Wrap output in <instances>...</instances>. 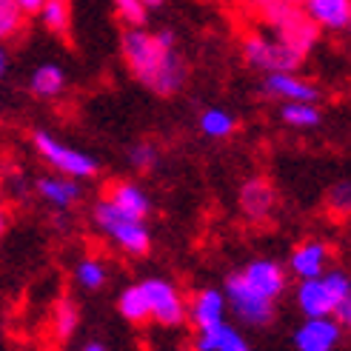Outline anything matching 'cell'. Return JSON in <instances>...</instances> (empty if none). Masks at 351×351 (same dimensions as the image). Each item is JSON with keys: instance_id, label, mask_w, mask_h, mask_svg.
Here are the masks:
<instances>
[{"instance_id": "cb8c5ba5", "label": "cell", "mask_w": 351, "mask_h": 351, "mask_svg": "<svg viewBox=\"0 0 351 351\" xmlns=\"http://www.w3.org/2000/svg\"><path fill=\"white\" fill-rule=\"evenodd\" d=\"M38 14L46 32L58 34V38H69V32H72V0H46Z\"/></svg>"}, {"instance_id": "f546056e", "label": "cell", "mask_w": 351, "mask_h": 351, "mask_svg": "<svg viewBox=\"0 0 351 351\" xmlns=\"http://www.w3.org/2000/svg\"><path fill=\"white\" fill-rule=\"evenodd\" d=\"M43 3H46V0H14V6L21 9L26 17H29V14H38Z\"/></svg>"}, {"instance_id": "d4e9b609", "label": "cell", "mask_w": 351, "mask_h": 351, "mask_svg": "<svg viewBox=\"0 0 351 351\" xmlns=\"http://www.w3.org/2000/svg\"><path fill=\"white\" fill-rule=\"evenodd\" d=\"M109 280V269L100 257H83L75 266V283L83 291H100Z\"/></svg>"}, {"instance_id": "7402d4cb", "label": "cell", "mask_w": 351, "mask_h": 351, "mask_svg": "<svg viewBox=\"0 0 351 351\" xmlns=\"http://www.w3.org/2000/svg\"><path fill=\"white\" fill-rule=\"evenodd\" d=\"M197 126H200V132H203L208 140H229V137L237 132V117H234L229 109L212 106V109L200 112Z\"/></svg>"}, {"instance_id": "2e32d148", "label": "cell", "mask_w": 351, "mask_h": 351, "mask_svg": "<svg viewBox=\"0 0 351 351\" xmlns=\"http://www.w3.org/2000/svg\"><path fill=\"white\" fill-rule=\"evenodd\" d=\"M263 92L269 97L286 103V100H300V103H317L320 100V89L311 80L300 77L297 72H277V75H266L263 80Z\"/></svg>"}, {"instance_id": "4316f807", "label": "cell", "mask_w": 351, "mask_h": 351, "mask_svg": "<svg viewBox=\"0 0 351 351\" xmlns=\"http://www.w3.org/2000/svg\"><path fill=\"white\" fill-rule=\"evenodd\" d=\"M114 14L126 29H140L149 23V6L143 0H114Z\"/></svg>"}, {"instance_id": "83f0119b", "label": "cell", "mask_w": 351, "mask_h": 351, "mask_svg": "<svg viewBox=\"0 0 351 351\" xmlns=\"http://www.w3.org/2000/svg\"><path fill=\"white\" fill-rule=\"evenodd\" d=\"M129 166L137 171H152L157 163H160V149H157L152 140H140L129 149Z\"/></svg>"}, {"instance_id": "d6986e66", "label": "cell", "mask_w": 351, "mask_h": 351, "mask_svg": "<svg viewBox=\"0 0 351 351\" xmlns=\"http://www.w3.org/2000/svg\"><path fill=\"white\" fill-rule=\"evenodd\" d=\"M66 89V72L58 63H40L29 77V92L40 100H51L63 95Z\"/></svg>"}, {"instance_id": "d590c367", "label": "cell", "mask_w": 351, "mask_h": 351, "mask_svg": "<svg viewBox=\"0 0 351 351\" xmlns=\"http://www.w3.org/2000/svg\"><path fill=\"white\" fill-rule=\"evenodd\" d=\"M143 3H146L149 9H157V6H163V0H143Z\"/></svg>"}, {"instance_id": "603a6c76", "label": "cell", "mask_w": 351, "mask_h": 351, "mask_svg": "<svg viewBox=\"0 0 351 351\" xmlns=\"http://www.w3.org/2000/svg\"><path fill=\"white\" fill-rule=\"evenodd\" d=\"M77 326H80V308H77V303L72 300V297H60V300L55 303V308H51V331H55V337L60 343L72 340Z\"/></svg>"}, {"instance_id": "7a4b0ae2", "label": "cell", "mask_w": 351, "mask_h": 351, "mask_svg": "<svg viewBox=\"0 0 351 351\" xmlns=\"http://www.w3.org/2000/svg\"><path fill=\"white\" fill-rule=\"evenodd\" d=\"M260 26L280 38L286 46H291L300 58H308L314 46L320 43V29L308 21L303 6L294 3H254Z\"/></svg>"}, {"instance_id": "f1b7e54d", "label": "cell", "mask_w": 351, "mask_h": 351, "mask_svg": "<svg viewBox=\"0 0 351 351\" xmlns=\"http://www.w3.org/2000/svg\"><path fill=\"white\" fill-rule=\"evenodd\" d=\"M326 208L335 217H351V180H340L328 189Z\"/></svg>"}, {"instance_id": "7c38bea8", "label": "cell", "mask_w": 351, "mask_h": 351, "mask_svg": "<svg viewBox=\"0 0 351 351\" xmlns=\"http://www.w3.org/2000/svg\"><path fill=\"white\" fill-rule=\"evenodd\" d=\"M331 269V245L317 240V237H308L303 243H297L289 263H286V271L294 274L297 280H311V277H320L323 271Z\"/></svg>"}, {"instance_id": "9c48e42d", "label": "cell", "mask_w": 351, "mask_h": 351, "mask_svg": "<svg viewBox=\"0 0 351 351\" xmlns=\"http://www.w3.org/2000/svg\"><path fill=\"white\" fill-rule=\"evenodd\" d=\"M237 274L254 291H260L263 297H269V300H274V303L289 289V271H286V266H283V263H277V260H271V257H257L252 263H245Z\"/></svg>"}, {"instance_id": "6da1fadb", "label": "cell", "mask_w": 351, "mask_h": 351, "mask_svg": "<svg viewBox=\"0 0 351 351\" xmlns=\"http://www.w3.org/2000/svg\"><path fill=\"white\" fill-rule=\"evenodd\" d=\"M120 55L132 72V77L146 86L157 97H174L186 89L189 83V63L178 51V34L171 29L149 32L123 29L120 34Z\"/></svg>"}, {"instance_id": "8fae6325", "label": "cell", "mask_w": 351, "mask_h": 351, "mask_svg": "<svg viewBox=\"0 0 351 351\" xmlns=\"http://www.w3.org/2000/svg\"><path fill=\"white\" fill-rule=\"evenodd\" d=\"M237 203H240V212H243L245 220L263 223V220H269L274 215V208H277V189L269 178L254 174V178H249L240 186Z\"/></svg>"}, {"instance_id": "4fadbf2b", "label": "cell", "mask_w": 351, "mask_h": 351, "mask_svg": "<svg viewBox=\"0 0 351 351\" xmlns=\"http://www.w3.org/2000/svg\"><path fill=\"white\" fill-rule=\"evenodd\" d=\"M189 320L197 331L203 328H212V326H220L229 320V303H226V294L223 289H200L191 294L189 300Z\"/></svg>"}, {"instance_id": "3957f363", "label": "cell", "mask_w": 351, "mask_h": 351, "mask_svg": "<svg viewBox=\"0 0 351 351\" xmlns=\"http://www.w3.org/2000/svg\"><path fill=\"white\" fill-rule=\"evenodd\" d=\"M351 297V274L343 269H328L320 277L297 280L294 303L303 317H335L337 308Z\"/></svg>"}, {"instance_id": "4dcf8cb0", "label": "cell", "mask_w": 351, "mask_h": 351, "mask_svg": "<svg viewBox=\"0 0 351 351\" xmlns=\"http://www.w3.org/2000/svg\"><path fill=\"white\" fill-rule=\"evenodd\" d=\"M335 317L343 323V328H348V331H351V297H348V300H346V303L337 308Z\"/></svg>"}, {"instance_id": "5bb4252c", "label": "cell", "mask_w": 351, "mask_h": 351, "mask_svg": "<svg viewBox=\"0 0 351 351\" xmlns=\"http://www.w3.org/2000/svg\"><path fill=\"white\" fill-rule=\"evenodd\" d=\"M103 200H109L117 212L137 217V220H149V215H152L149 191L134 180H112L106 186V191H103Z\"/></svg>"}, {"instance_id": "d6a6232c", "label": "cell", "mask_w": 351, "mask_h": 351, "mask_svg": "<svg viewBox=\"0 0 351 351\" xmlns=\"http://www.w3.org/2000/svg\"><path fill=\"white\" fill-rule=\"evenodd\" d=\"M6 72H9V49L6 43H0V77H6Z\"/></svg>"}, {"instance_id": "52a82bcc", "label": "cell", "mask_w": 351, "mask_h": 351, "mask_svg": "<svg viewBox=\"0 0 351 351\" xmlns=\"http://www.w3.org/2000/svg\"><path fill=\"white\" fill-rule=\"evenodd\" d=\"M149 303V320L163 328H180L189 323V300L186 294L166 277H146L140 283Z\"/></svg>"}, {"instance_id": "9a60e30c", "label": "cell", "mask_w": 351, "mask_h": 351, "mask_svg": "<svg viewBox=\"0 0 351 351\" xmlns=\"http://www.w3.org/2000/svg\"><path fill=\"white\" fill-rule=\"evenodd\" d=\"M34 191H38V197L58 208V212H69V208H75L83 197V186L80 180H72V178H63V174H43V178L34 180Z\"/></svg>"}, {"instance_id": "1f68e13d", "label": "cell", "mask_w": 351, "mask_h": 351, "mask_svg": "<svg viewBox=\"0 0 351 351\" xmlns=\"http://www.w3.org/2000/svg\"><path fill=\"white\" fill-rule=\"evenodd\" d=\"M6 226H9V215H6V197H3V186H0V237L6 234Z\"/></svg>"}, {"instance_id": "8992f818", "label": "cell", "mask_w": 351, "mask_h": 351, "mask_svg": "<svg viewBox=\"0 0 351 351\" xmlns=\"http://www.w3.org/2000/svg\"><path fill=\"white\" fill-rule=\"evenodd\" d=\"M243 60L249 63L254 72L263 75H277V72H297L300 63L306 58H300L291 46H286L280 38H274L271 32H266L263 26L252 29L243 34Z\"/></svg>"}, {"instance_id": "ffe728a7", "label": "cell", "mask_w": 351, "mask_h": 351, "mask_svg": "<svg viewBox=\"0 0 351 351\" xmlns=\"http://www.w3.org/2000/svg\"><path fill=\"white\" fill-rule=\"evenodd\" d=\"M280 120H283V126H289V129L308 132V129H317L323 123V112L317 109V103L286 100V103H280Z\"/></svg>"}, {"instance_id": "484cf974", "label": "cell", "mask_w": 351, "mask_h": 351, "mask_svg": "<svg viewBox=\"0 0 351 351\" xmlns=\"http://www.w3.org/2000/svg\"><path fill=\"white\" fill-rule=\"evenodd\" d=\"M26 14L14 6V0H0V43H9L23 32Z\"/></svg>"}, {"instance_id": "8d00e7d4", "label": "cell", "mask_w": 351, "mask_h": 351, "mask_svg": "<svg viewBox=\"0 0 351 351\" xmlns=\"http://www.w3.org/2000/svg\"><path fill=\"white\" fill-rule=\"evenodd\" d=\"M346 34H348V40H351V17H348V26H346Z\"/></svg>"}, {"instance_id": "e575fe53", "label": "cell", "mask_w": 351, "mask_h": 351, "mask_svg": "<svg viewBox=\"0 0 351 351\" xmlns=\"http://www.w3.org/2000/svg\"><path fill=\"white\" fill-rule=\"evenodd\" d=\"M252 3H294V6H303V0H252Z\"/></svg>"}, {"instance_id": "5b68a950", "label": "cell", "mask_w": 351, "mask_h": 351, "mask_svg": "<svg viewBox=\"0 0 351 351\" xmlns=\"http://www.w3.org/2000/svg\"><path fill=\"white\" fill-rule=\"evenodd\" d=\"M32 146L38 152L40 160L55 171V174H63V178H72V180H92L95 174L100 171V163L97 157H92L89 152H80L75 146H69L66 140L55 137L51 132H34L32 134Z\"/></svg>"}, {"instance_id": "e0dca14e", "label": "cell", "mask_w": 351, "mask_h": 351, "mask_svg": "<svg viewBox=\"0 0 351 351\" xmlns=\"http://www.w3.org/2000/svg\"><path fill=\"white\" fill-rule=\"evenodd\" d=\"M303 12L320 32H346L351 17V0H303Z\"/></svg>"}, {"instance_id": "44dd1931", "label": "cell", "mask_w": 351, "mask_h": 351, "mask_svg": "<svg viewBox=\"0 0 351 351\" xmlns=\"http://www.w3.org/2000/svg\"><path fill=\"white\" fill-rule=\"evenodd\" d=\"M117 311H120V317L132 326L149 323V303H146V294L140 289V283H132L117 294Z\"/></svg>"}, {"instance_id": "836d02e7", "label": "cell", "mask_w": 351, "mask_h": 351, "mask_svg": "<svg viewBox=\"0 0 351 351\" xmlns=\"http://www.w3.org/2000/svg\"><path fill=\"white\" fill-rule=\"evenodd\" d=\"M80 351H109V348L103 346V343H97V340H89V343H86Z\"/></svg>"}, {"instance_id": "277c9868", "label": "cell", "mask_w": 351, "mask_h": 351, "mask_svg": "<svg viewBox=\"0 0 351 351\" xmlns=\"http://www.w3.org/2000/svg\"><path fill=\"white\" fill-rule=\"evenodd\" d=\"M92 223L95 229L106 237L117 252L129 257H146L152 252V232L146 220H137L117 212L109 200H97L92 208Z\"/></svg>"}, {"instance_id": "30bf717a", "label": "cell", "mask_w": 351, "mask_h": 351, "mask_svg": "<svg viewBox=\"0 0 351 351\" xmlns=\"http://www.w3.org/2000/svg\"><path fill=\"white\" fill-rule=\"evenodd\" d=\"M343 343V323L337 317H306L294 331L297 351H337Z\"/></svg>"}, {"instance_id": "ba28073f", "label": "cell", "mask_w": 351, "mask_h": 351, "mask_svg": "<svg viewBox=\"0 0 351 351\" xmlns=\"http://www.w3.org/2000/svg\"><path fill=\"white\" fill-rule=\"evenodd\" d=\"M223 294H226V303H229V311L243 326L266 328L277 314V303L269 300V297H263L260 291H254L237 271H232L229 277H226Z\"/></svg>"}, {"instance_id": "ac0fdd59", "label": "cell", "mask_w": 351, "mask_h": 351, "mask_svg": "<svg viewBox=\"0 0 351 351\" xmlns=\"http://www.w3.org/2000/svg\"><path fill=\"white\" fill-rule=\"evenodd\" d=\"M195 348H197V351H254V348L249 346V340H245L229 320L220 323V326H212V328L197 331Z\"/></svg>"}]
</instances>
